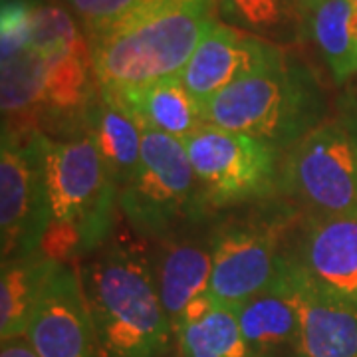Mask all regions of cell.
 <instances>
[{
    "label": "cell",
    "mask_w": 357,
    "mask_h": 357,
    "mask_svg": "<svg viewBox=\"0 0 357 357\" xmlns=\"http://www.w3.org/2000/svg\"><path fill=\"white\" fill-rule=\"evenodd\" d=\"M112 100L121 103L139 121L141 128L161 131L178 141L191 137L204 126L203 107L192 100L181 76L159 79Z\"/></svg>",
    "instance_id": "18"
},
{
    "label": "cell",
    "mask_w": 357,
    "mask_h": 357,
    "mask_svg": "<svg viewBox=\"0 0 357 357\" xmlns=\"http://www.w3.org/2000/svg\"><path fill=\"white\" fill-rule=\"evenodd\" d=\"M351 28H354V36L357 40V0H354V18H351Z\"/></svg>",
    "instance_id": "27"
},
{
    "label": "cell",
    "mask_w": 357,
    "mask_h": 357,
    "mask_svg": "<svg viewBox=\"0 0 357 357\" xmlns=\"http://www.w3.org/2000/svg\"><path fill=\"white\" fill-rule=\"evenodd\" d=\"M324 100L306 68L284 56L246 74L203 105L204 123L288 151L321 123Z\"/></svg>",
    "instance_id": "4"
},
{
    "label": "cell",
    "mask_w": 357,
    "mask_h": 357,
    "mask_svg": "<svg viewBox=\"0 0 357 357\" xmlns=\"http://www.w3.org/2000/svg\"><path fill=\"white\" fill-rule=\"evenodd\" d=\"M278 220H246L225 225L211 236L213 272L208 296L227 306H238L278 280L288 255L280 252Z\"/></svg>",
    "instance_id": "9"
},
{
    "label": "cell",
    "mask_w": 357,
    "mask_h": 357,
    "mask_svg": "<svg viewBox=\"0 0 357 357\" xmlns=\"http://www.w3.org/2000/svg\"><path fill=\"white\" fill-rule=\"evenodd\" d=\"M173 337L181 357H256L244 340L236 306L218 304L208 294L187 307Z\"/></svg>",
    "instance_id": "16"
},
{
    "label": "cell",
    "mask_w": 357,
    "mask_h": 357,
    "mask_svg": "<svg viewBox=\"0 0 357 357\" xmlns=\"http://www.w3.org/2000/svg\"><path fill=\"white\" fill-rule=\"evenodd\" d=\"M24 337L38 357H100L79 272L62 264L34 307Z\"/></svg>",
    "instance_id": "10"
},
{
    "label": "cell",
    "mask_w": 357,
    "mask_h": 357,
    "mask_svg": "<svg viewBox=\"0 0 357 357\" xmlns=\"http://www.w3.org/2000/svg\"><path fill=\"white\" fill-rule=\"evenodd\" d=\"M292 256L318 286L357 306V211L307 215Z\"/></svg>",
    "instance_id": "12"
},
{
    "label": "cell",
    "mask_w": 357,
    "mask_h": 357,
    "mask_svg": "<svg viewBox=\"0 0 357 357\" xmlns=\"http://www.w3.org/2000/svg\"><path fill=\"white\" fill-rule=\"evenodd\" d=\"M208 208L264 199L278 189V149L204 123L183 141Z\"/></svg>",
    "instance_id": "7"
},
{
    "label": "cell",
    "mask_w": 357,
    "mask_h": 357,
    "mask_svg": "<svg viewBox=\"0 0 357 357\" xmlns=\"http://www.w3.org/2000/svg\"><path fill=\"white\" fill-rule=\"evenodd\" d=\"M282 56L278 46L260 36L215 22L181 72V79L203 107L218 91Z\"/></svg>",
    "instance_id": "11"
},
{
    "label": "cell",
    "mask_w": 357,
    "mask_h": 357,
    "mask_svg": "<svg viewBox=\"0 0 357 357\" xmlns=\"http://www.w3.org/2000/svg\"><path fill=\"white\" fill-rule=\"evenodd\" d=\"M0 357H38V356H36V351L32 349L30 342H28L24 335H22V337H14V340H8V342H2V351H0Z\"/></svg>",
    "instance_id": "25"
},
{
    "label": "cell",
    "mask_w": 357,
    "mask_h": 357,
    "mask_svg": "<svg viewBox=\"0 0 357 357\" xmlns=\"http://www.w3.org/2000/svg\"><path fill=\"white\" fill-rule=\"evenodd\" d=\"M50 225L40 250L68 264L93 255L109 238L119 199L117 183L88 131L58 141L44 135Z\"/></svg>",
    "instance_id": "3"
},
{
    "label": "cell",
    "mask_w": 357,
    "mask_h": 357,
    "mask_svg": "<svg viewBox=\"0 0 357 357\" xmlns=\"http://www.w3.org/2000/svg\"><path fill=\"white\" fill-rule=\"evenodd\" d=\"M50 225L44 171V133L28 137L2 129L0 241L2 260L40 250Z\"/></svg>",
    "instance_id": "8"
},
{
    "label": "cell",
    "mask_w": 357,
    "mask_h": 357,
    "mask_svg": "<svg viewBox=\"0 0 357 357\" xmlns=\"http://www.w3.org/2000/svg\"><path fill=\"white\" fill-rule=\"evenodd\" d=\"M298 307L300 340L298 357H357V306L324 290L307 276L290 255Z\"/></svg>",
    "instance_id": "13"
},
{
    "label": "cell",
    "mask_w": 357,
    "mask_h": 357,
    "mask_svg": "<svg viewBox=\"0 0 357 357\" xmlns=\"http://www.w3.org/2000/svg\"><path fill=\"white\" fill-rule=\"evenodd\" d=\"M88 40L114 26L141 0H68Z\"/></svg>",
    "instance_id": "23"
},
{
    "label": "cell",
    "mask_w": 357,
    "mask_h": 357,
    "mask_svg": "<svg viewBox=\"0 0 357 357\" xmlns=\"http://www.w3.org/2000/svg\"><path fill=\"white\" fill-rule=\"evenodd\" d=\"M217 6L232 24L272 38L296 30L298 22L288 0H217Z\"/></svg>",
    "instance_id": "21"
},
{
    "label": "cell",
    "mask_w": 357,
    "mask_h": 357,
    "mask_svg": "<svg viewBox=\"0 0 357 357\" xmlns=\"http://www.w3.org/2000/svg\"><path fill=\"white\" fill-rule=\"evenodd\" d=\"M84 131L93 137L105 165L123 189L141 165L143 128L119 102L98 91L84 117Z\"/></svg>",
    "instance_id": "17"
},
{
    "label": "cell",
    "mask_w": 357,
    "mask_h": 357,
    "mask_svg": "<svg viewBox=\"0 0 357 357\" xmlns=\"http://www.w3.org/2000/svg\"><path fill=\"white\" fill-rule=\"evenodd\" d=\"M236 314L244 340L256 357H276L286 347L296 351L300 340V307L290 276V255L278 280L238 304Z\"/></svg>",
    "instance_id": "14"
},
{
    "label": "cell",
    "mask_w": 357,
    "mask_h": 357,
    "mask_svg": "<svg viewBox=\"0 0 357 357\" xmlns=\"http://www.w3.org/2000/svg\"><path fill=\"white\" fill-rule=\"evenodd\" d=\"M117 204L133 230L155 241L201 222L208 204L183 141L143 128L141 165L119 189Z\"/></svg>",
    "instance_id": "5"
},
{
    "label": "cell",
    "mask_w": 357,
    "mask_h": 357,
    "mask_svg": "<svg viewBox=\"0 0 357 357\" xmlns=\"http://www.w3.org/2000/svg\"><path fill=\"white\" fill-rule=\"evenodd\" d=\"M32 32V4L26 0H4L0 14V38L2 58L30 46Z\"/></svg>",
    "instance_id": "24"
},
{
    "label": "cell",
    "mask_w": 357,
    "mask_h": 357,
    "mask_svg": "<svg viewBox=\"0 0 357 357\" xmlns=\"http://www.w3.org/2000/svg\"><path fill=\"white\" fill-rule=\"evenodd\" d=\"M62 262L42 250L2 260L0 278V337H22L40 296Z\"/></svg>",
    "instance_id": "19"
},
{
    "label": "cell",
    "mask_w": 357,
    "mask_h": 357,
    "mask_svg": "<svg viewBox=\"0 0 357 357\" xmlns=\"http://www.w3.org/2000/svg\"><path fill=\"white\" fill-rule=\"evenodd\" d=\"M354 0H321L307 26L337 84L357 72V40L351 28Z\"/></svg>",
    "instance_id": "20"
},
{
    "label": "cell",
    "mask_w": 357,
    "mask_h": 357,
    "mask_svg": "<svg viewBox=\"0 0 357 357\" xmlns=\"http://www.w3.org/2000/svg\"><path fill=\"white\" fill-rule=\"evenodd\" d=\"M102 357H161L173 326L161 304L153 256L114 243L77 268Z\"/></svg>",
    "instance_id": "2"
},
{
    "label": "cell",
    "mask_w": 357,
    "mask_h": 357,
    "mask_svg": "<svg viewBox=\"0 0 357 357\" xmlns=\"http://www.w3.org/2000/svg\"><path fill=\"white\" fill-rule=\"evenodd\" d=\"M88 38L77 30L72 16L60 6L40 4L32 6L30 44L44 54L70 50L86 44Z\"/></svg>",
    "instance_id": "22"
},
{
    "label": "cell",
    "mask_w": 357,
    "mask_h": 357,
    "mask_svg": "<svg viewBox=\"0 0 357 357\" xmlns=\"http://www.w3.org/2000/svg\"><path fill=\"white\" fill-rule=\"evenodd\" d=\"M278 191L307 215L357 211V135L342 123H319L286 151Z\"/></svg>",
    "instance_id": "6"
},
{
    "label": "cell",
    "mask_w": 357,
    "mask_h": 357,
    "mask_svg": "<svg viewBox=\"0 0 357 357\" xmlns=\"http://www.w3.org/2000/svg\"><path fill=\"white\" fill-rule=\"evenodd\" d=\"M217 0H141L88 40L102 93L119 98L165 77L181 76L213 28Z\"/></svg>",
    "instance_id": "1"
},
{
    "label": "cell",
    "mask_w": 357,
    "mask_h": 357,
    "mask_svg": "<svg viewBox=\"0 0 357 357\" xmlns=\"http://www.w3.org/2000/svg\"><path fill=\"white\" fill-rule=\"evenodd\" d=\"M288 2H290L294 14L298 16L300 22H307L310 14L321 4V0H288Z\"/></svg>",
    "instance_id": "26"
},
{
    "label": "cell",
    "mask_w": 357,
    "mask_h": 357,
    "mask_svg": "<svg viewBox=\"0 0 357 357\" xmlns=\"http://www.w3.org/2000/svg\"><path fill=\"white\" fill-rule=\"evenodd\" d=\"M276 357H298V356H296V354H294V356H276Z\"/></svg>",
    "instance_id": "28"
},
{
    "label": "cell",
    "mask_w": 357,
    "mask_h": 357,
    "mask_svg": "<svg viewBox=\"0 0 357 357\" xmlns=\"http://www.w3.org/2000/svg\"><path fill=\"white\" fill-rule=\"evenodd\" d=\"M155 278L171 326L178 319L195 300L208 294L213 272V244L208 241H195L183 236H169L159 241L153 256Z\"/></svg>",
    "instance_id": "15"
}]
</instances>
